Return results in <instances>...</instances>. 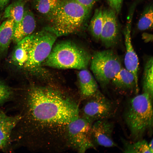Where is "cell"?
<instances>
[{"label": "cell", "mask_w": 153, "mask_h": 153, "mask_svg": "<svg viewBox=\"0 0 153 153\" xmlns=\"http://www.w3.org/2000/svg\"><path fill=\"white\" fill-rule=\"evenodd\" d=\"M153 60L150 57L144 65L143 78V92L147 93L153 97Z\"/></svg>", "instance_id": "obj_19"}, {"label": "cell", "mask_w": 153, "mask_h": 153, "mask_svg": "<svg viewBox=\"0 0 153 153\" xmlns=\"http://www.w3.org/2000/svg\"><path fill=\"white\" fill-rule=\"evenodd\" d=\"M24 92L11 101L20 116L11 134L13 148L35 152L68 149V126L80 114L78 100L51 86H32Z\"/></svg>", "instance_id": "obj_1"}, {"label": "cell", "mask_w": 153, "mask_h": 153, "mask_svg": "<svg viewBox=\"0 0 153 153\" xmlns=\"http://www.w3.org/2000/svg\"><path fill=\"white\" fill-rule=\"evenodd\" d=\"M15 24L12 19H7L0 26V61L5 55L12 40Z\"/></svg>", "instance_id": "obj_16"}, {"label": "cell", "mask_w": 153, "mask_h": 153, "mask_svg": "<svg viewBox=\"0 0 153 153\" xmlns=\"http://www.w3.org/2000/svg\"><path fill=\"white\" fill-rule=\"evenodd\" d=\"M60 0H34L35 9L41 14L47 17L56 8Z\"/></svg>", "instance_id": "obj_22"}, {"label": "cell", "mask_w": 153, "mask_h": 153, "mask_svg": "<svg viewBox=\"0 0 153 153\" xmlns=\"http://www.w3.org/2000/svg\"><path fill=\"white\" fill-rule=\"evenodd\" d=\"M91 10L76 0H60L47 17L49 23L44 29L57 37L76 33L84 26Z\"/></svg>", "instance_id": "obj_2"}, {"label": "cell", "mask_w": 153, "mask_h": 153, "mask_svg": "<svg viewBox=\"0 0 153 153\" xmlns=\"http://www.w3.org/2000/svg\"><path fill=\"white\" fill-rule=\"evenodd\" d=\"M31 34L17 43L12 54L11 62L19 68H22L27 60L31 42Z\"/></svg>", "instance_id": "obj_17"}, {"label": "cell", "mask_w": 153, "mask_h": 153, "mask_svg": "<svg viewBox=\"0 0 153 153\" xmlns=\"http://www.w3.org/2000/svg\"><path fill=\"white\" fill-rule=\"evenodd\" d=\"M93 123L80 115L76 119L70 124L67 136L69 149L84 153L90 148H95L91 133Z\"/></svg>", "instance_id": "obj_7"}, {"label": "cell", "mask_w": 153, "mask_h": 153, "mask_svg": "<svg viewBox=\"0 0 153 153\" xmlns=\"http://www.w3.org/2000/svg\"><path fill=\"white\" fill-rule=\"evenodd\" d=\"M77 77L81 96L86 99L95 94L98 91L97 81L87 68L79 70Z\"/></svg>", "instance_id": "obj_14"}, {"label": "cell", "mask_w": 153, "mask_h": 153, "mask_svg": "<svg viewBox=\"0 0 153 153\" xmlns=\"http://www.w3.org/2000/svg\"><path fill=\"white\" fill-rule=\"evenodd\" d=\"M84 7L91 10L94 5L99 0H76Z\"/></svg>", "instance_id": "obj_26"}, {"label": "cell", "mask_w": 153, "mask_h": 153, "mask_svg": "<svg viewBox=\"0 0 153 153\" xmlns=\"http://www.w3.org/2000/svg\"><path fill=\"white\" fill-rule=\"evenodd\" d=\"M128 19L124 31L125 44L126 49L124 58V63L126 68L134 75L136 88L137 90L139 91V59L137 55L134 50L131 42V18L129 17Z\"/></svg>", "instance_id": "obj_12"}, {"label": "cell", "mask_w": 153, "mask_h": 153, "mask_svg": "<svg viewBox=\"0 0 153 153\" xmlns=\"http://www.w3.org/2000/svg\"><path fill=\"white\" fill-rule=\"evenodd\" d=\"M1 18V16L0 15V21Z\"/></svg>", "instance_id": "obj_29"}, {"label": "cell", "mask_w": 153, "mask_h": 153, "mask_svg": "<svg viewBox=\"0 0 153 153\" xmlns=\"http://www.w3.org/2000/svg\"><path fill=\"white\" fill-rule=\"evenodd\" d=\"M103 23V9L101 7L95 10L89 25L90 33L97 40H100Z\"/></svg>", "instance_id": "obj_20"}, {"label": "cell", "mask_w": 153, "mask_h": 153, "mask_svg": "<svg viewBox=\"0 0 153 153\" xmlns=\"http://www.w3.org/2000/svg\"><path fill=\"white\" fill-rule=\"evenodd\" d=\"M153 139H152L150 141V142L148 143V145L149 148L152 153L153 152Z\"/></svg>", "instance_id": "obj_28"}, {"label": "cell", "mask_w": 153, "mask_h": 153, "mask_svg": "<svg viewBox=\"0 0 153 153\" xmlns=\"http://www.w3.org/2000/svg\"><path fill=\"white\" fill-rule=\"evenodd\" d=\"M82 109V116L93 123L102 119H109L115 113L117 107L114 102L99 91L87 99Z\"/></svg>", "instance_id": "obj_8"}, {"label": "cell", "mask_w": 153, "mask_h": 153, "mask_svg": "<svg viewBox=\"0 0 153 153\" xmlns=\"http://www.w3.org/2000/svg\"><path fill=\"white\" fill-rule=\"evenodd\" d=\"M9 0H0V10L4 8L7 4Z\"/></svg>", "instance_id": "obj_27"}, {"label": "cell", "mask_w": 153, "mask_h": 153, "mask_svg": "<svg viewBox=\"0 0 153 153\" xmlns=\"http://www.w3.org/2000/svg\"><path fill=\"white\" fill-rule=\"evenodd\" d=\"M36 27V22L33 13L28 9L25 8L21 20L15 24L12 39L17 43L33 33Z\"/></svg>", "instance_id": "obj_13"}, {"label": "cell", "mask_w": 153, "mask_h": 153, "mask_svg": "<svg viewBox=\"0 0 153 153\" xmlns=\"http://www.w3.org/2000/svg\"><path fill=\"white\" fill-rule=\"evenodd\" d=\"M90 68L97 81L105 87L122 68L120 59L112 49L95 52L91 56Z\"/></svg>", "instance_id": "obj_6"}, {"label": "cell", "mask_w": 153, "mask_h": 153, "mask_svg": "<svg viewBox=\"0 0 153 153\" xmlns=\"http://www.w3.org/2000/svg\"><path fill=\"white\" fill-rule=\"evenodd\" d=\"M27 60L22 69L35 74L42 70V64L49 55L57 37L44 29L31 34Z\"/></svg>", "instance_id": "obj_5"}, {"label": "cell", "mask_w": 153, "mask_h": 153, "mask_svg": "<svg viewBox=\"0 0 153 153\" xmlns=\"http://www.w3.org/2000/svg\"><path fill=\"white\" fill-rule=\"evenodd\" d=\"M91 56L85 49L70 41L54 44L42 66L61 69L87 68Z\"/></svg>", "instance_id": "obj_4"}, {"label": "cell", "mask_w": 153, "mask_h": 153, "mask_svg": "<svg viewBox=\"0 0 153 153\" xmlns=\"http://www.w3.org/2000/svg\"><path fill=\"white\" fill-rule=\"evenodd\" d=\"M103 23L100 40L107 48L115 46L119 37V26L116 12L110 8L103 9Z\"/></svg>", "instance_id": "obj_9"}, {"label": "cell", "mask_w": 153, "mask_h": 153, "mask_svg": "<svg viewBox=\"0 0 153 153\" xmlns=\"http://www.w3.org/2000/svg\"><path fill=\"white\" fill-rule=\"evenodd\" d=\"M15 94L13 90L6 83L0 80V107L11 102Z\"/></svg>", "instance_id": "obj_24"}, {"label": "cell", "mask_w": 153, "mask_h": 153, "mask_svg": "<svg viewBox=\"0 0 153 153\" xmlns=\"http://www.w3.org/2000/svg\"><path fill=\"white\" fill-rule=\"evenodd\" d=\"M0 107V148L5 152H12L11 136L13 129L19 120L18 114L9 116Z\"/></svg>", "instance_id": "obj_11"}, {"label": "cell", "mask_w": 153, "mask_h": 153, "mask_svg": "<svg viewBox=\"0 0 153 153\" xmlns=\"http://www.w3.org/2000/svg\"><path fill=\"white\" fill-rule=\"evenodd\" d=\"M110 8L117 14L120 11L123 0H107Z\"/></svg>", "instance_id": "obj_25"}, {"label": "cell", "mask_w": 153, "mask_h": 153, "mask_svg": "<svg viewBox=\"0 0 153 153\" xmlns=\"http://www.w3.org/2000/svg\"><path fill=\"white\" fill-rule=\"evenodd\" d=\"M112 85L122 92H131L134 90L137 93L134 77L126 68H122L111 81Z\"/></svg>", "instance_id": "obj_15"}, {"label": "cell", "mask_w": 153, "mask_h": 153, "mask_svg": "<svg viewBox=\"0 0 153 153\" xmlns=\"http://www.w3.org/2000/svg\"><path fill=\"white\" fill-rule=\"evenodd\" d=\"M124 152L152 153L148 143L145 140H139L133 143L124 141Z\"/></svg>", "instance_id": "obj_23"}, {"label": "cell", "mask_w": 153, "mask_h": 153, "mask_svg": "<svg viewBox=\"0 0 153 153\" xmlns=\"http://www.w3.org/2000/svg\"><path fill=\"white\" fill-rule=\"evenodd\" d=\"M114 124L108 119L97 120L92 124L91 129L92 140L98 145L107 147L117 146L112 138Z\"/></svg>", "instance_id": "obj_10"}, {"label": "cell", "mask_w": 153, "mask_h": 153, "mask_svg": "<svg viewBox=\"0 0 153 153\" xmlns=\"http://www.w3.org/2000/svg\"><path fill=\"white\" fill-rule=\"evenodd\" d=\"M153 97L143 92L130 99L124 113L125 122L133 139L140 140L153 126Z\"/></svg>", "instance_id": "obj_3"}, {"label": "cell", "mask_w": 153, "mask_h": 153, "mask_svg": "<svg viewBox=\"0 0 153 153\" xmlns=\"http://www.w3.org/2000/svg\"><path fill=\"white\" fill-rule=\"evenodd\" d=\"M26 2V0H16L11 3L5 8L3 17L12 20L15 24L19 22L24 15Z\"/></svg>", "instance_id": "obj_18"}, {"label": "cell", "mask_w": 153, "mask_h": 153, "mask_svg": "<svg viewBox=\"0 0 153 153\" xmlns=\"http://www.w3.org/2000/svg\"><path fill=\"white\" fill-rule=\"evenodd\" d=\"M153 8L152 5L150 4L144 9L137 24L139 30L144 31L152 28Z\"/></svg>", "instance_id": "obj_21"}]
</instances>
